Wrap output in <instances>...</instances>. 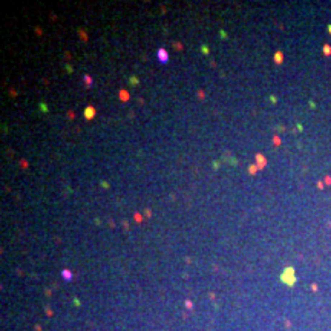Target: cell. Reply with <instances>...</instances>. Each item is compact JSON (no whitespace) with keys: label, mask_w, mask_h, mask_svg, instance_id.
Returning a JSON list of instances; mask_svg holds the SVG:
<instances>
[{"label":"cell","mask_w":331,"mask_h":331,"mask_svg":"<svg viewBox=\"0 0 331 331\" xmlns=\"http://www.w3.org/2000/svg\"><path fill=\"white\" fill-rule=\"evenodd\" d=\"M156 54H158V60H159L161 63H167V60H169L167 51H166V49H158Z\"/></svg>","instance_id":"obj_1"},{"label":"cell","mask_w":331,"mask_h":331,"mask_svg":"<svg viewBox=\"0 0 331 331\" xmlns=\"http://www.w3.org/2000/svg\"><path fill=\"white\" fill-rule=\"evenodd\" d=\"M63 276H64V279H67V280H69V279H70V271L64 270V271H63Z\"/></svg>","instance_id":"obj_2"}]
</instances>
